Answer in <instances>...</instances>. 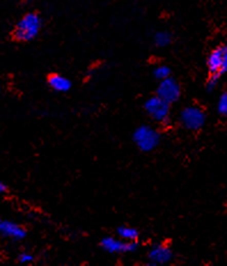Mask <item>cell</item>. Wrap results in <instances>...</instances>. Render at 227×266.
<instances>
[{"label":"cell","instance_id":"obj_16","mask_svg":"<svg viewBox=\"0 0 227 266\" xmlns=\"http://www.w3.org/2000/svg\"><path fill=\"white\" fill-rule=\"evenodd\" d=\"M218 80H219V76L211 75V77L209 78L208 83H206V88H208L209 91L214 90V88L217 86V84H218Z\"/></svg>","mask_w":227,"mask_h":266},{"label":"cell","instance_id":"obj_1","mask_svg":"<svg viewBox=\"0 0 227 266\" xmlns=\"http://www.w3.org/2000/svg\"><path fill=\"white\" fill-rule=\"evenodd\" d=\"M42 29V18L36 13L24 15L14 29V38L18 42H30L38 36Z\"/></svg>","mask_w":227,"mask_h":266},{"label":"cell","instance_id":"obj_3","mask_svg":"<svg viewBox=\"0 0 227 266\" xmlns=\"http://www.w3.org/2000/svg\"><path fill=\"white\" fill-rule=\"evenodd\" d=\"M179 120L181 125L187 130L197 131L203 127L205 123V114L201 108L196 106L186 107L181 110Z\"/></svg>","mask_w":227,"mask_h":266},{"label":"cell","instance_id":"obj_18","mask_svg":"<svg viewBox=\"0 0 227 266\" xmlns=\"http://www.w3.org/2000/svg\"><path fill=\"white\" fill-rule=\"evenodd\" d=\"M6 189H7L6 185H5L3 181H0V194L4 193V192H6Z\"/></svg>","mask_w":227,"mask_h":266},{"label":"cell","instance_id":"obj_15","mask_svg":"<svg viewBox=\"0 0 227 266\" xmlns=\"http://www.w3.org/2000/svg\"><path fill=\"white\" fill-rule=\"evenodd\" d=\"M33 262V256L29 253H22L18 256V263L21 264H30Z\"/></svg>","mask_w":227,"mask_h":266},{"label":"cell","instance_id":"obj_11","mask_svg":"<svg viewBox=\"0 0 227 266\" xmlns=\"http://www.w3.org/2000/svg\"><path fill=\"white\" fill-rule=\"evenodd\" d=\"M117 235L120 239L125 241H137L139 238V232L135 227H129V226H121L117 229Z\"/></svg>","mask_w":227,"mask_h":266},{"label":"cell","instance_id":"obj_14","mask_svg":"<svg viewBox=\"0 0 227 266\" xmlns=\"http://www.w3.org/2000/svg\"><path fill=\"white\" fill-rule=\"evenodd\" d=\"M217 109H218V112L220 115L227 116V92L223 93L221 97L219 98L218 107H217Z\"/></svg>","mask_w":227,"mask_h":266},{"label":"cell","instance_id":"obj_5","mask_svg":"<svg viewBox=\"0 0 227 266\" xmlns=\"http://www.w3.org/2000/svg\"><path fill=\"white\" fill-rule=\"evenodd\" d=\"M101 247L109 254H125L135 253L138 249L137 241H125L122 239H115L108 236L101 240Z\"/></svg>","mask_w":227,"mask_h":266},{"label":"cell","instance_id":"obj_10","mask_svg":"<svg viewBox=\"0 0 227 266\" xmlns=\"http://www.w3.org/2000/svg\"><path fill=\"white\" fill-rule=\"evenodd\" d=\"M48 85L55 92L65 93L71 88V82L69 78L59 75V73H53L48 77Z\"/></svg>","mask_w":227,"mask_h":266},{"label":"cell","instance_id":"obj_2","mask_svg":"<svg viewBox=\"0 0 227 266\" xmlns=\"http://www.w3.org/2000/svg\"><path fill=\"white\" fill-rule=\"evenodd\" d=\"M133 141L140 150L152 151L160 145L161 136L152 126L141 125L133 133Z\"/></svg>","mask_w":227,"mask_h":266},{"label":"cell","instance_id":"obj_4","mask_svg":"<svg viewBox=\"0 0 227 266\" xmlns=\"http://www.w3.org/2000/svg\"><path fill=\"white\" fill-rule=\"evenodd\" d=\"M170 103L160 97H152L145 102V110L153 120L159 123H165L170 118Z\"/></svg>","mask_w":227,"mask_h":266},{"label":"cell","instance_id":"obj_6","mask_svg":"<svg viewBox=\"0 0 227 266\" xmlns=\"http://www.w3.org/2000/svg\"><path fill=\"white\" fill-rule=\"evenodd\" d=\"M180 85L176 80L167 77L165 80L161 81L159 87H157V97L166 101L167 103H174L178 101L180 98Z\"/></svg>","mask_w":227,"mask_h":266},{"label":"cell","instance_id":"obj_13","mask_svg":"<svg viewBox=\"0 0 227 266\" xmlns=\"http://www.w3.org/2000/svg\"><path fill=\"white\" fill-rule=\"evenodd\" d=\"M153 73H154V77L156 78V80L163 81V80H165V78L170 77L171 70H170V68L166 66H159L154 69V72Z\"/></svg>","mask_w":227,"mask_h":266},{"label":"cell","instance_id":"obj_7","mask_svg":"<svg viewBox=\"0 0 227 266\" xmlns=\"http://www.w3.org/2000/svg\"><path fill=\"white\" fill-rule=\"evenodd\" d=\"M148 259L152 265H164L171 262L172 251L164 244H156L148 253Z\"/></svg>","mask_w":227,"mask_h":266},{"label":"cell","instance_id":"obj_12","mask_svg":"<svg viewBox=\"0 0 227 266\" xmlns=\"http://www.w3.org/2000/svg\"><path fill=\"white\" fill-rule=\"evenodd\" d=\"M171 41H172L171 34L166 31H159V32H156V34L154 36L155 45L159 47L167 46L171 43Z\"/></svg>","mask_w":227,"mask_h":266},{"label":"cell","instance_id":"obj_17","mask_svg":"<svg viewBox=\"0 0 227 266\" xmlns=\"http://www.w3.org/2000/svg\"><path fill=\"white\" fill-rule=\"evenodd\" d=\"M227 71V44L223 46V69L221 72L225 73Z\"/></svg>","mask_w":227,"mask_h":266},{"label":"cell","instance_id":"obj_8","mask_svg":"<svg viewBox=\"0 0 227 266\" xmlns=\"http://www.w3.org/2000/svg\"><path fill=\"white\" fill-rule=\"evenodd\" d=\"M0 234L5 238H9L13 240H22L26 238V230L21 227L18 224L13 223L9 220H3L0 218Z\"/></svg>","mask_w":227,"mask_h":266},{"label":"cell","instance_id":"obj_9","mask_svg":"<svg viewBox=\"0 0 227 266\" xmlns=\"http://www.w3.org/2000/svg\"><path fill=\"white\" fill-rule=\"evenodd\" d=\"M206 66H208L211 75H217L219 77L223 75V72H221V69H223V46L215 48L210 53L208 60H206Z\"/></svg>","mask_w":227,"mask_h":266}]
</instances>
